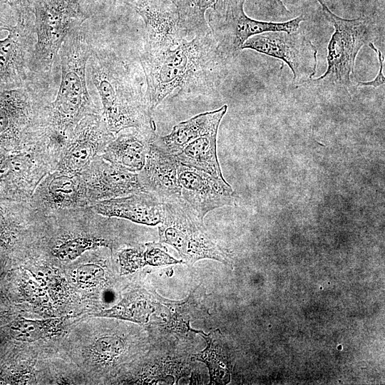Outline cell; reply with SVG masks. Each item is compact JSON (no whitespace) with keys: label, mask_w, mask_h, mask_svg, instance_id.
Returning <instances> with one entry per match:
<instances>
[{"label":"cell","mask_w":385,"mask_h":385,"mask_svg":"<svg viewBox=\"0 0 385 385\" xmlns=\"http://www.w3.org/2000/svg\"><path fill=\"white\" fill-rule=\"evenodd\" d=\"M36 40L34 27L19 25L0 39V91L18 88L34 80L30 62Z\"/></svg>","instance_id":"14"},{"label":"cell","mask_w":385,"mask_h":385,"mask_svg":"<svg viewBox=\"0 0 385 385\" xmlns=\"http://www.w3.org/2000/svg\"><path fill=\"white\" fill-rule=\"evenodd\" d=\"M251 49L284 61L293 73L296 85L309 83L317 66V50L303 34L268 31L248 38L241 50Z\"/></svg>","instance_id":"9"},{"label":"cell","mask_w":385,"mask_h":385,"mask_svg":"<svg viewBox=\"0 0 385 385\" xmlns=\"http://www.w3.org/2000/svg\"><path fill=\"white\" fill-rule=\"evenodd\" d=\"M133 9L145 24L143 50H163L189 39L171 0H141Z\"/></svg>","instance_id":"13"},{"label":"cell","mask_w":385,"mask_h":385,"mask_svg":"<svg viewBox=\"0 0 385 385\" xmlns=\"http://www.w3.org/2000/svg\"><path fill=\"white\" fill-rule=\"evenodd\" d=\"M227 106L198 114L175 125L165 136H157L155 141L170 154L175 155L187 144L213 130L218 129Z\"/></svg>","instance_id":"19"},{"label":"cell","mask_w":385,"mask_h":385,"mask_svg":"<svg viewBox=\"0 0 385 385\" xmlns=\"http://www.w3.org/2000/svg\"><path fill=\"white\" fill-rule=\"evenodd\" d=\"M92 41L83 26L71 30L59 50L61 78L54 101L46 108L45 123L53 143L61 151L68 136L85 116L102 113L87 86V62Z\"/></svg>","instance_id":"3"},{"label":"cell","mask_w":385,"mask_h":385,"mask_svg":"<svg viewBox=\"0 0 385 385\" xmlns=\"http://www.w3.org/2000/svg\"><path fill=\"white\" fill-rule=\"evenodd\" d=\"M5 211L6 208L0 206V239L4 235L7 226L8 220Z\"/></svg>","instance_id":"31"},{"label":"cell","mask_w":385,"mask_h":385,"mask_svg":"<svg viewBox=\"0 0 385 385\" xmlns=\"http://www.w3.org/2000/svg\"><path fill=\"white\" fill-rule=\"evenodd\" d=\"M207 342V347L196 355L198 360L207 366L212 382L225 384L230 380L227 360L221 344L213 334L208 335L199 332Z\"/></svg>","instance_id":"24"},{"label":"cell","mask_w":385,"mask_h":385,"mask_svg":"<svg viewBox=\"0 0 385 385\" xmlns=\"http://www.w3.org/2000/svg\"><path fill=\"white\" fill-rule=\"evenodd\" d=\"M334 31L328 45L327 68L319 78L309 83L319 90L348 91L354 74L356 56L364 45L376 36V26L366 16L341 18L331 11L324 0H316Z\"/></svg>","instance_id":"5"},{"label":"cell","mask_w":385,"mask_h":385,"mask_svg":"<svg viewBox=\"0 0 385 385\" xmlns=\"http://www.w3.org/2000/svg\"><path fill=\"white\" fill-rule=\"evenodd\" d=\"M56 216L68 230L63 229L50 248L52 257L62 262L76 260L87 251L99 247L113 248L115 240L102 235L100 229L109 219L96 212L91 206L80 207L58 213Z\"/></svg>","instance_id":"8"},{"label":"cell","mask_w":385,"mask_h":385,"mask_svg":"<svg viewBox=\"0 0 385 385\" xmlns=\"http://www.w3.org/2000/svg\"><path fill=\"white\" fill-rule=\"evenodd\" d=\"M28 202L44 217L90 206L81 174L58 170H53L41 179Z\"/></svg>","instance_id":"11"},{"label":"cell","mask_w":385,"mask_h":385,"mask_svg":"<svg viewBox=\"0 0 385 385\" xmlns=\"http://www.w3.org/2000/svg\"><path fill=\"white\" fill-rule=\"evenodd\" d=\"M124 348L123 340L116 337L106 336L98 339L93 345V353L101 361H109L120 354Z\"/></svg>","instance_id":"27"},{"label":"cell","mask_w":385,"mask_h":385,"mask_svg":"<svg viewBox=\"0 0 385 385\" xmlns=\"http://www.w3.org/2000/svg\"><path fill=\"white\" fill-rule=\"evenodd\" d=\"M177 177L180 197L202 220L208 212L235 204L236 194L227 182L180 161Z\"/></svg>","instance_id":"12"},{"label":"cell","mask_w":385,"mask_h":385,"mask_svg":"<svg viewBox=\"0 0 385 385\" xmlns=\"http://www.w3.org/2000/svg\"><path fill=\"white\" fill-rule=\"evenodd\" d=\"M163 208L158 227L160 242L173 247L191 265L205 258L229 262L228 256L208 235L203 220L181 197L163 202Z\"/></svg>","instance_id":"6"},{"label":"cell","mask_w":385,"mask_h":385,"mask_svg":"<svg viewBox=\"0 0 385 385\" xmlns=\"http://www.w3.org/2000/svg\"><path fill=\"white\" fill-rule=\"evenodd\" d=\"M245 1L220 0L208 10L207 24L227 61L236 57L242 46L250 37L268 31L294 32L304 21L302 15L282 22L257 21L245 14Z\"/></svg>","instance_id":"7"},{"label":"cell","mask_w":385,"mask_h":385,"mask_svg":"<svg viewBox=\"0 0 385 385\" xmlns=\"http://www.w3.org/2000/svg\"><path fill=\"white\" fill-rule=\"evenodd\" d=\"M369 46L374 50L376 53H377L379 63V68L377 73V76L374 79L370 81L366 82H361L359 81L358 85L362 86H373L374 88H376L381 85L384 84L385 82V78L383 74V68H384V58L382 57V54L381 51L376 48L374 45L372 43V42L369 43Z\"/></svg>","instance_id":"30"},{"label":"cell","mask_w":385,"mask_h":385,"mask_svg":"<svg viewBox=\"0 0 385 385\" xmlns=\"http://www.w3.org/2000/svg\"><path fill=\"white\" fill-rule=\"evenodd\" d=\"M255 2L262 15L267 18L284 19L291 14L282 0H255Z\"/></svg>","instance_id":"29"},{"label":"cell","mask_w":385,"mask_h":385,"mask_svg":"<svg viewBox=\"0 0 385 385\" xmlns=\"http://www.w3.org/2000/svg\"><path fill=\"white\" fill-rule=\"evenodd\" d=\"M139 61L151 112L175 90L184 96L211 94L219 86L227 63L212 32L166 49L142 50Z\"/></svg>","instance_id":"1"},{"label":"cell","mask_w":385,"mask_h":385,"mask_svg":"<svg viewBox=\"0 0 385 385\" xmlns=\"http://www.w3.org/2000/svg\"><path fill=\"white\" fill-rule=\"evenodd\" d=\"M152 310L146 301L138 296L123 299L111 309L92 314L94 317H114L143 323L148 320Z\"/></svg>","instance_id":"25"},{"label":"cell","mask_w":385,"mask_h":385,"mask_svg":"<svg viewBox=\"0 0 385 385\" xmlns=\"http://www.w3.org/2000/svg\"><path fill=\"white\" fill-rule=\"evenodd\" d=\"M102 113L115 135L128 128H155L138 68L110 45H91L87 62Z\"/></svg>","instance_id":"2"},{"label":"cell","mask_w":385,"mask_h":385,"mask_svg":"<svg viewBox=\"0 0 385 385\" xmlns=\"http://www.w3.org/2000/svg\"><path fill=\"white\" fill-rule=\"evenodd\" d=\"M120 265L123 270L133 272L146 265L160 266L182 262L171 257L160 243H146L143 248H129L121 250L118 254Z\"/></svg>","instance_id":"21"},{"label":"cell","mask_w":385,"mask_h":385,"mask_svg":"<svg viewBox=\"0 0 385 385\" xmlns=\"http://www.w3.org/2000/svg\"><path fill=\"white\" fill-rule=\"evenodd\" d=\"M80 174L86 186L90 205L104 200L147 192L140 180L138 173L115 167L99 155Z\"/></svg>","instance_id":"15"},{"label":"cell","mask_w":385,"mask_h":385,"mask_svg":"<svg viewBox=\"0 0 385 385\" xmlns=\"http://www.w3.org/2000/svg\"><path fill=\"white\" fill-rule=\"evenodd\" d=\"M91 0H33L36 43L30 62L33 79L50 81L68 34L91 16Z\"/></svg>","instance_id":"4"},{"label":"cell","mask_w":385,"mask_h":385,"mask_svg":"<svg viewBox=\"0 0 385 385\" xmlns=\"http://www.w3.org/2000/svg\"><path fill=\"white\" fill-rule=\"evenodd\" d=\"M175 5L182 26L190 37L211 32L206 12L220 0H171Z\"/></svg>","instance_id":"22"},{"label":"cell","mask_w":385,"mask_h":385,"mask_svg":"<svg viewBox=\"0 0 385 385\" xmlns=\"http://www.w3.org/2000/svg\"><path fill=\"white\" fill-rule=\"evenodd\" d=\"M178 163L179 160L175 155L168 153L154 140L150 145L145 163L138 173L146 192L154 195L163 202L180 198L177 177Z\"/></svg>","instance_id":"17"},{"label":"cell","mask_w":385,"mask_h":385,"mask_svg":"<svg viewBox=\"0 0 385 385\" xmlns=\"http://www.w3.org/2000/svg\"><path fill=\"white\" fill-rule=\"evenodd\" d=\"M114 137L102 113L83 117L68 136L55 170L80 173Z\"/></svg>","instance_id":"10"},{"label":"cell","mask_w":385,"mask_h":385,"mask_svg":"<svg viewBox=\"0 0 385 385\" xmlns=\"http://www.w3.org/2000/svg\"><path fill=\"white\" fill-rule=\"evenodd\" d=\"M68 317L47 319H20L10 327L13 337L22 342H33L58 334Z\"/></svg>","instance_id":"23"},{"label":"cell","mask_w":385,"mask_h":385,"mask_svg":"<svg viewBox=\"0 0 385 385\" xmlns=\"http://www.w3.org/2000/svg\"><path fill=\"white\" fill-rule=\"evenodd\" d=\"M12 26L0 16V33L2 31H8Z\"/></svg>","instance_id":"32"},{"label":"cell","mask_w":385,"mask_h":385,"mask_svg":"<svg viewBox=\"0 0 385 385\" xmlns=\"http://www.w3.org/2000/svg\"><path fill=\"white\" fill-rule=\"evenodd\" d=\"M156 128H128L117 133L99 155L111 164L132 173L143 168Z\"/></svg>","instance_id":"16"},{"label":"cell","mask_w":385,"mask_h":385,"mask_svg":"<svg viewBox=\"0 0 385 385\" xmlns=\"http://www.w3.org/2000/svg\"><path fill=\"white\" fill-rule=\"evenodd\" d=\"M76 279L83 287H93L104 279V270L97 263L83 264L76 269Z\"/></svg>","instance_id":"28"},{"label":"cell","mask_w":385,"mask_h":385,"mask_svg":"<svg viewBox=\"0 0 385 385\" xmlns=\"http://www.w3.org/2000/svg\"><path fill=\"white\" fill-rule=\"evenodd\" d=\"M133 8L141 0H118Z\"/></svg>","instance_id":"33"},{"label":"cell","mask_w":385,"mask_h":385,"mask_svg":"<svg viewBox=\"0 0 385 385\" xmlns=\"http://www.w3.org/2000/svg\"><path fill=\"white\" fill-rule=\"evenodd\" d=\"M0 16L11 26L34 28L33 0H0Z\"/></svg>","instance_id":"26"},{"label":"cell","mask_w":385,"mask_h":385,"mask_svg":"<svg viewBox=\"0 0 385 385\" xmlns=\"http://www.w3.org/2000/svg\"><path fill=\"white\" fill-rule=\"evenodd\" d=\"M218 129L213 130L187 144L175 156L182 163L204 171L220 182L224 179L217 156Z\"/></svg>","instance_id":"20"},{"label":"cell","mask_w":385,"mask_h":385,"mask_svg":"<svg viewBox=\"0 0 385 385\" xmlns=\"http://www.w3.org/2000/svg\"><path fill=\"white\" fill-rule=\"evenodd\" d=\"M90 206L101 215L149 226L160 224L164 213L163 202L149 192L104 200Z\"/></svg>","instance_id":"18"}]
</instances>
